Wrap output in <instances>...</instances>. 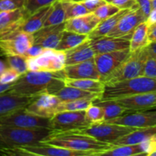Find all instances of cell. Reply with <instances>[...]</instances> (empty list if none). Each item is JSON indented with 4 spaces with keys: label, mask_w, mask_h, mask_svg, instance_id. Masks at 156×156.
Here are the masks:
<instances>
[{
    "label": "cell",
    "mask_w": 156,
    "mask_h": 156,
    "mask_svg": "<svg viewBox=\"0 0 156 156\" xmlns=\"http://www.w3.org/2000/svg\"><path fill=\"white\" fill-rule=\"evenodd\" d=\"M146 20L147 18L139 8L132 9L122 17L118 24L108 35L111 37H128L131 39L133 33L137 26L146 21Z\"/></svg>",
    "instance_id": "cell-13"
},
{
    "label": "cell",
    "mask_w": 156,
    "mask_h": 156,
    "mask_svg": "<svg viewBox=\"0 0 156 156\" xmlns=\"http://www.w3.org/2000/svg\"><path fill=\"white\" fill-rule=\"evenodd\" d=\"M28 71L57 72L66 66L65 51L56 49H46L35 57H27Z\"/></svg>",
    "instance_id": "cell-8"
},
{
    "label": "cell",
    "mask_w": 156,
    "mask_h": 156,
    "mask_svg": "<svg viewBox=\"0 0 156 156\" xmlns=\"http://www.w3.org/2000/svg\"><path fill=\"white\" fill-rule=\"evenodd\" d=\"M120 10H121V9H120L118 7H117V6L111 4V3L106 2L105 4L100 6L98 9H96L93 13H94L101 21H103V20L107 19V18H110V17L112 16V15L117 14Z\"/></svg>",
    "instance_id": "cell-38"
},
{
    "label": "cell",
    "mask_w": 156,
    "mask_h": 156,
    "mask_svg": "<svg viewBox=\"0 0 156 156\" xmlns=\"http://www.w3.org/2000/svg\"><path fill=\"white\" fill-rule=\"evenodd\" d=\"M137 6L148 18L152 10V0H136Z\"/></svg>",
    "instance_id": "cell-44"
},
{
    "label": "cell",
    "mask_w": 156,
    "mask_h": 156,
    "mask_svg": "<svg viewBox=\"0 0 156 156\" xmlns=\"http://www.w3.org/2000/svg\"><path fill=\"white\" fill-rule=\"evenodd\" d=\"M56 0H26L24 8L30 15L33 14L38 9L54 3Z\"/></svg>",
    "instance_id": "cell-39"
},
{
    "label": "cell",
    "mask_w": 156,
    "mask_h": 156,
    "mask_svg": "<svg viewBox=\"0 0 156 156\" xmlns=\"http://www.w3.org/2000/svg\"><path fill=\"white\" fill-rule=\"evenodd\" d=\"M114 100L123 105L130 113L156 108V92L134 94Z\"/></svg>",
    "instance_id": "cell-20"
},
{
    "label": "cell",
    "mask_w": 156,
    "mask_h": 156,
    "mask_svg": "<svg viewBox=\"0 0 156 156\" xmlns=\"http://www.w3.org/2000/svg\"><path fill=\"white\" fill-rule=\"evenodd\" d=\"M149 26L146 21L137 26L131 37L129 45L130 52H134L143 47H146L150 44L149 39Z\"/></svg>",
    "instance_id": "cell-29"
},
{
    "label": "cell",
    "mask_w": 156,
    "mask_h": 156,
    "mask_svg": "<svg viewBox=\"0 0 156 156\" xmlns=\"http://www.w3.org/2000/svg\"><path fill=\"white\" fill-rule=\"evenodd\" d=\"M21 76V75L13 69L8 67L0 76V83L4 84V85L15 83Z\"/></svg>",
    "instance_id": "cell-40"
},
{
    "label": "cell",
    "mask_w": 156,
    "mask_h": 156,
    "mask_svg": "<svg viewBox=\"0 0 156 156\" xmlns=\"http://www.w3.org/2000/svg\"><path fill=\"white\" fill-rule=\"evenodd\" d=\"M54 94L59 98L61 101H70L79 100V99H90V100L95 101L101 99L102 95L101 93L91 92L76 87L67 86V85H65Z\"/></svg>",
    "instance_id": "cell-27"
},
{
    "label": "cell",
    "mask_w": 156,
    "mask_h": 156,
    "mask_svg": "<svg viewBox=\"0 0 156 156\" xmlns=\"http://www.w3.org/2000/svg\"><path fill=\"white\" fill-rule=\"evenodd\" d=\"M149 55V49L148 47L131 52L127 59L103 82L105 85H109L143 76Z\"/></svg>",
    "instance_id": "cell-6"
},
{
    "label": "cell",
    "mask_w": 156,
    "mask_h": 156,
    "mask_svg": "<svg viewBox=\"0 0 156 156\" xmlns=\"http://www.w3.org/2000/svg\"><path fill=\"white\" fill-rule=\"evenodd\" d=\"M65 53L66 66L85 62L95 56V53L90 44L89 39L70 50H66Z\"/></svg>",
    "instance_id": "cell-24"
},
{
    "label": "cell",
    "mask_w": 156,
    "mask_h": 156,
    "mask_svg": "<svg viewBox=\"0 0 156 156\" xmlns=\"http://www.w3.org/2000/svg\"><path fill=\"white\" fill-rule=\"evenodd\" d=\"M90 44L95 54L111 53L129 49L130 39L128 37H117L108 35L89 39Z\"/></svg>",
    "instance_id": "cell-19"
},
{
    "label": "cell",
    "mask_w": 156,
    "mask_h": 156,
    "mask_svg": "<svg viewBox=\"0 0 156 156\" xmlns=\"http://www.w3.org/2000/svg\"><path fill=\"white\" fill-rule=\"evenodd\" d=\"M156 150V136L147 141L137 144L114 146L112 149L105 151L101 155L135 156L149 155Z\"/></svg>",
    "instance_id": "cell-15"
},
{
    "label": "cell",
    "mask_w": 156,
    "mask_h": 156,
    "mask_svg": "<svg viewBox=\"0 0 156 156\" xmlns=\"http://www.w3.org/2000/svg\"><path fill=\"white\" fill-rule=\"evenodd\" d=\"M26 0H0V12L12 11L25 6Z\"/></svg>",
    "instance_id": "cell-42"
},
{
    "label": "cell",
    "mask_w": 156,
    "mask_h": 156,
    "mask_svg": "<svg viewBox=\"0 0 156 156\" xmlns=\"http://www.w3.org/2000/svg\"><path fill=\"white\" fill-rule=\"evenodd\" d=\"M93 103L101 107L105 112V121L117 118L130 113L126 108L115 100H95Z\"/></svg>",
    "instance_id": "cell-30"
},
{
    "label": "cell",
    "mask_w": 156,
    "mask_h": 156,
    "mask_svg": "<svg viewBox=\"0 0 156 156\" xmlns=\"http://www.w3.org/2000/svg\"><path fill=\"white\" fill-rule=\"evenodd\" d=\"M66 77L69 79H90L100 80V75L94 58L85 62L66 66L63 69Z\"/></svg>",
    "instance_id": "cell-21"
},
{
    "label": "cell",
    "mask_w": 156,
    "mask_h": 156,
    "mask_svg": "<svg viewBox=\"0 0 156 156\" xmlns=\"http://www.w3.org/2000/svg\"><path fill=\"white\" fill-rule=\"evenodd\" d=\"M13 84H8V85H4V84L0 83V94L3 92H5V91H8L9 90L11 89L12 86H13Z\"/></svg>",
    "instance_id": "cell-49"
},
{
    "label": "cell",
    "mask_w": 156,
    "mask_h": 156,
    "mask_svg": "<svg viewBox=\"0 0 156 156\" xmlns=\"http://www.w3.org/2000/svg\"><path fill=\"white\" fill-rule=\"evenodd\" d=\"M8 67H9V66H8L7 62L0 59V76L2 74L3 72H4Z\"/></svg>",
    "instance_id": "cell-50"
},
{
    "label": "cell",
    "mask_w": 156,
    "mask_h": 156,
    "mask_svg": "<svg viewBox=\"0 0 156 156\" xmlns=\"http://www.w3.org/2000/svg\"><path fill=\"white\" fill-rule=\"evenodd\" d=\"M61 101L54 94H43L36 96L25 108L27 112L46 118H52L57 113Z\"/></svg>",
    "instance_id": "cell-14"
},
{
    "label": "cell",
    "mask_w": 156,
    "mask_h": 156,
    "mask_svg": "<svg viewBox=\"0 0 156 156\" xmlns=\"http://www.w3.org/2000/svg\"><path fill=\"white\" fill-rule=\"evenodd\" d=\"M149 39L150 44L156 43V23L149 26Z\"/></svg>",
    "instance_id": "cell-47"
},
{
    "label": "cell",
    "mask_w": 156,
    "mask_h": 156,
    "mask_svg": "<svg viewBox=\"0 0 156 156\" xmlns=\"http://www.w3.org/2000/svg\"><path fill=\"white\" fill-rule=\"evenodd\" d=\"M5 58L9 67L13 69L21 76L28 72L27 56L24 55H10L5 56Z\"/></svg>",
    "instance_id": "cell-36"
},
{
    "label": "cell",
    "mask_w": 156,
    "mask_h": 156,
    "mask_svg": "<svg viewBox=\"0 0 156 156\" xmlns=\"http://www.w3.org/2000/svg\"><path fill=\"white\" fill-rule=\"evenodd\" d=\"M64 30L65 22L57 25L43 27L33 34L34 44L46 49H56Z\"/></svg>",
    "instance_id": "cell-17"
},
{
    "label": "cell",
    "mask_w": 156,
    "mask_h": 156,
    "mask_svg": "<svg viewBox=\"0 0 156 156\" xmlns=\"http://www.w3.org/2000/svg\"><path fill=\"white\" fill-rule=\"evenodd\" d=\"M136 129L137 128L136 127L103 121L100 123H91L88 127L75 131L91 136L99 141L113 144L119 139L130 133Z\"/></svg>",
    "instance_id": "cell-7"
},
{
    "label": "cell",
    "mask_w": 156,
    "mask_h": 156,
    "mask_svg": "<svg viewBox=\"0 0 156 156\" xmlns=\"http://www.w3.org/2000/svg\"><path fill=\"white\" fill-rule=\"evenodd\" d=\"M91 124L85 111H62L50 118V128L55 132H65L80 130Z\"/></svg>",
    "instance_id": "cell-9"
},
{
    "label": "cell",
    "mask_w": 156,
    "mask_h": 156,
    "mask_svg": "<svg viewBox=\"0 0 156 156\" xmlns=\"http://www.w3.org/2000/svg\"><path fill=\"white\" fill-rule=\"evenodd\" d=\"M106 122L136 128L154 126H156V111H146L128 113L117 118L107 120Z\"/></svg>",
    "instance_id": "cell-16"
},
{
    "label": "cell",
    "mask_w": 156,
    "mask_h": 156,
    "mask_svg": "<svg viewBox=\"0 0 156 156\" xmlns=\"http://www.w3.org/2000/svg\"><path fill=\"white\" fill-rule=\"evenodd\" d=\"M45 50L46 48H44V47L34 44L32 47H30L28 49V50L26 53L25 56H27V57H35V56H39L41 53H44L45 51Z\"/></svg>",
    "instance_id": "cell-46"
},
{
    "label": "cell",
    "mask_w": 156,
    "mask_h": 156,
    "mask_svg": "<svg viewBox=\"0 0 156 156\" xmlns=\"http://www.w3.org/2000/svg\"><path fill=\"white\" fill-rule=\"evenodd\" d=\"M146 22L149 24V26L156 23V9H152L151 13L149 14V17H148L147 20H146Z\"/></svg>",
    "instance_id": "cell-48"
},
{
    "label": "cell",
    "mask_w": 156,
    "mask_h": 156,
    "mask_svg": "<svg viewBox=\"0 0 156 156\" xmlns=\"http://www.w3.org/2000/svg\"><path fill=\"white\" fill-rule=\"evenodd\" d=\"M150 156H156V150L154 151V152L151 154Z\"/></svg>",
    "instance_id": "cell-53"
},
{
    "label": "cell",
    "mask_w": 156,
    "mask_h": 156,
    "mask_svg": "<svg viewBox=\"0 0 156 156\" xmlns=\"http://www.w3.org/2000/svg\"><path fill=\"white\" fill-rule=\"evenodd\" d=\"M65 84L67 86L76 87L85 91L96 93H103L105 84L98 79H73L66 77Z\"/></svg>",
    "instance_id": "cell-31"
},
{
    "label": "cell",
    "mask_w": 156,
    "mask_h": 156,
    "mask_svg": "<svg viewBox=\"0 0 156 156\" xmlns=\"http://www.w3.org/2000/svg\"><path fill=\"white\" fill-rule=\"evenodd\" d=\"M0 155L5 156H99L94 151H76L47 144L43 142L12 149H0Z\"/></svg>",
    "instance_id": "cell-5"
},
{
    "label": "cell",
    "mask_w": 156,
    "mask_h": 156,
    "mask_svg": "<svg viewBox=\"0 0 156 156\" xmlns=\"http://www.w3.org/2000/svg\"><path fill=\"white\" fill-rule=\"evenodd\" d=\"M88 39V34H82L64 30L56 50L66 51L79 45Z\"/></svg>",
    "instance_id": "cell-32"
},
{
    "label": "cell",
    "mask_w": 156,
    "mask_h": 156,
    "mask_svg": "<svg viewBox=\"0 0 156 156\" xmlns=\"http://www.w3.org/2000/svg\"><path fill=\"white\" fill-rule=\"evenodd\" d=\"M34 45V36L31 34L16 30L0 36V56L24 55Z\"/></svg>",
    "instance_id": "cell-10"
},
{
    "label": "cell",
    "mask_w": 156,
    "mask_h": 156,
    "mask_svg": "<svg viewBox=\"0 0 156 156\" xmlns=\"http://www.w3.org/2000/svg\"><path fill=\"white\" fill-rule=\"evenodd\" d=\"M61 1L65 9L66 21L91 13L81 2H76L73 0H61Z\"/></svg>",
    "instance_id": "cell-33"
},
{
    "label": "cell",
    "mask_w": 156,
    "mask_h": 156,
    "mask_svg": "<svg viewBox=\"0 0 156 156\" xmlns=\"http://www.w3.org/2000/svg\"><path fill=\"white\" fill-rule=\"evenodd\" d=\"M100 22L101 20L93 12H91L66 21L65 30L82 34H89Z\"/></svg>",
    "instance_id": "cell-23"
},
{
    "label": "cell",
    "mask_w": 156,
    "mask_h": 156,
    "mask_svg": "<svg viewBox=\"0 0 156 156\" xmlns=\"http://www.w3.org/2000/svg\"><path fill=\"white\" fill-rule=\"evenodd\" d=\"M42 142L73 150L94 151L98 152L99 156L101 155L105 151L109 150L114 146L111 143L99 141L91 136L78 131H53V133Z\"/></svg>",
    "instance_id": "cell-2"
},
{
    "label": "cell",
    "mask_w": 156,
    "mask_h": 156,
    "mask_svg": "<svg viewBox=\"0 0 156 156\" xmlns=\"http://www.w3.org/2000/svg\"><path fill=\"white\" fill-rule=\"evenodd\" d=\"M73 1H76V2H81V1H83V0H73Z\"/></svg>",
    "instance_id": "cell-54"
},
{
    "label": "cell",
    "mask_w": 156,
    "mask_h": 156,
    "mask_svg": "<svg viewBox=\"0 0 156 156\" xmlns=\"http://www.w3.org/2000/svg\"><path fill=\"white\" fill-rule=\"evenodd\" d=\"M129 10L130 9H121L115 15H112L107 19L103 20V21H101V22L98 24L95 29L88 34V39L108 35L109 32H111L114 28V27L118 24L122 17L126 15Z\"/></svg>",
    "instance_id": "cell-28"
},
{
    "label": "cell",
    "mask_w": 156,
    "mask_h": 156,
    "mask_svg": "<svg viewBox=\"0 0 156 156\" xmlns=\"http://www.w3.org/2000/svg\"><path fill=\"white\" fill-rule=\"evenodd\" d=\"M156 136V126L137 128L130 133L124 136L113 143L114 146L137 144L147 141Z\"/></svg>",
    "instance_id": "cell-26"
},
{
    "label": "cell",
    "mask_w": 156,
    "mask_h": 156,
    "mask_svg": "<svg viewBox=\"0 0 156 156\" xmlns=\"http://www.w3.org/2000/svg\"><path fill=\"white\" fill-rule=\"evenodd\" d=\"M0 124L27 129L50 128V118L30 114L24 108L0 117Z\"/></svg>",
    "instance_id": "cell-11"
},
{
    "label": "cell",
    "mask_w": 156,
    "mask_h": 156,
    "mask_svg": "<svg viewBox=\"0 0 156 156\" xmlns=\"http://www.w3.org/2000/svg\"><path fill=\"white\" fill-rule=\"evenodd\" d=\"M129 49H126L111 53L95 54V61L98 71L100 75V80L104 82L105 79L112 74L130 55Z\"/></svg>",
    "instance_id": "cell-12"
},
{
    "label": "cell",
    "mask_w": 156,
    "mask_h": 156,
    "mask_svg": "<svg viewBox=\"0 0 156 156\" xmlns=\"http://www.w3.org/2000/svg\"><path fill=\"white\" fill-rule=\"evenodd\" d=\"M85 111L87 118L91 123L105 121V112L103 108L96 104H91Z\"/></svg>",
    "instance_id": "cell-37"
},
{
    "label": "cell",
    "mask_w": 156,
    "mask_h": 156,
    "mask_svg": "<svg viewBox=\"0 0 156 156\" xmlns=\"http://www.w3.org/2000/svg\"><path fill=\"white\" fill-rule=\"evenodd\" d=\"M66 21L65 9L61 0H56L52 6L48 18L46 21L44 27L51 25H57Z\"/></svg>",
    "instance_id": "cell-34"
},
{
    "label": "cell",
    "mask_w": 156,
    "mask_h": 156,
    "mask_svg": "<svg viewBox=\"0 0 156 156\" xmlns=\"http://www.w3.org/2000/svg\"><path fill=\"white\" fill-rule=\"evenodd\" d=\"M148 47H149V49L150 50V51L156 56V43H152Z\"/></svg>",
    "instance_id": "cell-51"
},
{
    "label": "cell",
    "mask_w": 156,
    "mask_h": 156,
    "mask_svg": "<svg viewBox=\"0 0 156 156\" xmlns=\"http://www.w3.org/2000/svg\"><path fill=\"white\" fill-rule=\"evenodd\" d=\"M53 4L41 8L35 12H34L33 14H31L26 19L24 24L21 25L19 30H22V31L33 34L36 31L39 30L40 29L42 28L45 24L49 15H50Z\"/></svg>",
    "instance_id": "cell-25"
},
{
    "label": "cell",
    "mask_w": 156,
    "mask_h": 156,
    "mask_svg": "<svg viewBox=\"0 0 156 156\" xmlns=\"http://www.w3.org/2000/svg\"><path fill=\"white\" fill-rule=\"evenodd\" d=\"M36 96H21L5 91L0 94V117L24 108Z\"/></svg>",
    "instance_id": "cell-22"
},
{
    "label": "cell",
    "mask_w": 156,
    "mask_h": 156,
    "mask_svg": "<svg viewBox=\"0 0 156 156\" xmlns=\"http://www.w3.org/2000/svg\"><path fill=\"white\" fill-rule=\"evenodd\" d=\"M66 75L63 70L57 72L28 71L22 75L9 90L12 94L21 96H37L55 94L63 88Z\"/></svg>",
    "instance_id": "cell-1"
},
{
    "label": "cell",
    "mask_w": 156,
    "mask_h": 156,
    "mask_svg": "<svg viewBox=\"0 0 156 156\" xmlns=\"http://www.w3.org/2000/svg\"><path fill=\"white\" fill-rule=\"evenodd\" d=\"M143 76L156 78V56L150 51V50H149V57L145 66Z\"/></svg>",
    "instance_id": "cell-41"
},
{
    "label": "cell",
    "mask_w": 156,
    "mask_h": 156,
    "mask_svg": "<svg viewBox=\"0 0 156 156\" xmlns=\"http://www.w3.org/2000/svg\"><path fill=\"white\" fill-rule=\"evenodd\" d=\"M94 101L90 99H79L70 101H61L57 107V113L62 111H85Z\"/></svg>",
    "instance_id": "cell-35"
},
{
    "label": "cell",
    "mask_w": 156,
    "mask_h": 156,
    "mask_svg": "<svg viewBox=\"0 0 156 156\" xmlns=\"http://www.w3.org/2000/svg\"><path fill=\"white\" fill-rule=\"evenodd\" d=\"M152 92H156V78L141 76L105 85L101 98L98 100H114L126 96Z\"/></svg>",
    "instance_id": "cell-4"
},
{
    "label": "cell",
    "mask_w": 156,
    "mask_h": 156,
    "mask_svg": "<svg viewBox=\"0 0 156 156\" xmlns=\"http://www.w3.org/2000/svg\"><path fill=\"white\" fill-rule=\"evenodd\" d=\"M50 128H20L0 124V149H12L42 142L53 133Z\"/></svg>",
    "instance_id": "cell-3"
},
{
    "label": "cell",
    "mask_w": 156,
    "mask_h": 156,
    "mask_svg": "<svg viewBox=\"0 0 156 156\" xmlns=\"http://www.w3.org/2000/svg\"><path fill=\"white\" fill-rule=\"evenodd\" d=\"M81 2L90 12H94L100 6L105 4L106 1L105 0H83V1H81Z\"/></svg>",
    "instance_id": "cell-45"
},
{
    "label": "cell",
    "mask_w": 156,
    "mask_h": 156,
    "mask_svg": "<svg viewBox=\"0 0 156 156\" xmlns=\"http://www.w3.org/2000/svg\"><path fill=\"white\" fill-rule=\"evenodd\" d=\"M152 9H156V0H152Z\"/></svg>",
    "instance_id": "cell-52"
},
{
    "label": "cell",
    "mask_w": 156,
    "mask_h": 156,
    "mask_svg": "<svg viewBox=\"0 0 156 156\" xmlns=\"http://www.w3.org/2000/svg\"><path fill=\"white\" fill-rule=\"evenodd\" d=\"M30 15L24 7L15 10L0 12V36L19 30Z\"/></svg>",
    "instance_id": "cell-18"
},
{
    "label": "cell",
    "mask_w": 156,
    "mask_h": 156,
    "mask_svg": "<svg viewBox=\"0 0 156 156\" xmlns=\"http://www.w3.org/2000/svg\"><path fill=\"white\" fill-rule=\"evenodd\" d=\"M106 2L111 3L120 9H132L138 8L136 0H105Z\"/></svg>",
    "instance_id": "cell-43"
}]
</instances>
